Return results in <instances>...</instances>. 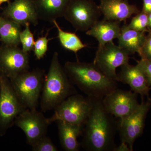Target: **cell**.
I'll return each instance as SVG.
<instances>
[{"instance_id":"cell-1","label":"cell","mask_w":151,"mask_h":151,"mask_svg":"<svg viewBox=\"0 0 151 151\" xmlns=\"http://www.w3.org/2000/svg\"><path fill=\"white\" fill-rule=\"evenodd\" d=\"M92 107L82 129V147L91 151H114L115 124L105 110L103 98L92 97Z\"/></svg>"},{"instance_id":"cell-2","label":"cell","mask_w":151,"mask_h":151,"mask_svg":"<svg viewBox=\"0 0 151 151\" xmlns=\"http://www.w3.org/2000/svg\"><path fill=\"white\" fill-rule=\"evenodd\" d=\"M63 68L71 83L88 97L103 98L117 89V81L107 77L93 63L67 61Z\"/></svg>"},{"instance_id":"cell-3","label":"cell","mask_w":151,"mask_h":151,"mask_svg":"<svg viewBox=\"0 0 151 151\" xmlns=\"http://www.w3.org/2000/svg\"><path fill=\"white\" fill-rule=\"evenodd\" d=\"M75 92L73 84L59 62L58 53L55 52L44 81L41 95L42 111L54 110L67 97L76 94Z\"/></svg>"},{"instance_id":"cell-4","label":"cell","mask_w":151,"mask_h":151,"mask_svg":"<svg viewBox=\"0 0 151 151\" xmlns=\"http://www.w3.org/2000/svg\"><path fill=\"white\" fill-rule=\"evenodd\" d=\"M45 76V71L37 68L10 78L17 96L27 109L37 108Z\"/></svg>"},{"instance_id":"cell-5","label":"cell","mask_w":151,"mask_h":151,"mask_svg":"<svg viewBox=\"0 0 151 151\" xmlns=\"http://www.w3.org/2000/svg\"><path fill=\"white\" fill-rule=\"evenodd\" d=\"M92 107V98L78 94L70 95L54 109V113L48 118L50 124L61 121L83 126Z\"/></svg>"},{"instance_id":"cell-6","label":"cell","mask_w":151,"mask_h":151,"mask_svg":"<svg viewBox=\"0 0 151 151\" xmlns=\"http://www.w3.org/2000/svg\"><path fill=\"white\" fill-rule=\"evenodd\" d=\"M26 109L17 96L9 78L0 76V136L5 134L17 116Z\"/></svg>"},{"instance_id":"cell-7","label":"cell","mask_w":151,"mask_h":151,"mask_svg":"<svg viewBox=\"0 0 151 151\" xmlns=\"http://www.w3.org/2000/svg\"><path fill=\"white\" fill-rule=\"evenodd\" d=\"M101 14L94 0H70L63 17L76 30L84 32L99 20Z\"/></svg>"},{"instance_id":"cell-8","label":"cell","mask_w":151,"mask_h":151,"mask_svg":"<svg viewBox=\"0 0 151 151\" xmlns=\"http://www.w3.org/2000/svg\"><path fill=\"white\" fill-rule=\"evenodd\" d=\"M129 55L127 52L112 41L97 50L93 63L107 77L116 81V68L129 64Z\"/></svg>"},{"instance_id":"cell-9","label":"cell","mask_w":151,"mask_h":151,"mask_svg":"<svg viewBox=\"0 0 151 151\" xmlns=\"http://www.w3.org/2000/svg\"><path fill=\"white\" fill-rule=\"evenodd\" d=\"M151 106V99L143 101L134 112L123 120L118 125L122 142L126 143L133 150L135 140L142 134L146 116Z\"/></svg>"},{"instance_id":"cell-10","label":"cell","mask_w":151,"mask_h":151,"mask_svg":"<svg viewBox=\"0 0 151 151\" xmlns=\"http://www.w3.org/2000/svg\"><path fill=\"white\" fill-rule=\"evenodd\" d=\"M14 124L22 130L27 144L32 147L42 138L46 136L50 125L48 118L37 109H26L17 116Z\"/></svg>"},{"instance_id":"cell-11","label":"cell","mask_w":151,"mask_h":151,"mask_svg":"<svg viewBox=\"0 0 151 151\" xmlns=\"http://www.w3.org/2000/svg\"><path fill=\"white\" fill-rule=\"evenodd\" d=\"M29 53L18 46L0 45V76L9 78L29 70Z\"/></svg>"},{"instance_id":"cell-12","label":"cell","mask_w":151,"mask_h":151,"mask_svg":"<svg viewBox=\"0 0 151 151\" xmlns=\"http://www.w3.org/2000/svg\"><path fill=\"white\" fill-rule=\"evenodd\" d=\"M137 93L116 89L103 98L105 110L112 116L123 120L137 108Z\"/></svg>"},{"instance_id":"cell-13","label":"cell","mask_w":151,"mask_h":151,"mask_svg":"<svg viewBox=\"0 0 151 151\" xmlns=\"http://www.w3.org/2000/svg\"><path fill=\"white\" fill-rule=\"evenodd\" d=\"M2 16L22 26L38 23V17L34 0H14L2 9Z\"/></svg>"},{"instance_id":"cell-14","label":"cell","mask_w":151,"mask_h":151,"mask_svg":"<svg viewBox=\"0 0 151 151\" xmlns=\"http://www.w3.org/2000/svg\"><path fill=\"white\" fill-rule=\"evenodd\" d=\"M99 6L104 19L122 22L140 12L137 8L127 0H100Z\"/></svg>"},{"instance_id":"cell-15","label":"cell","mask_w":151,"mask_h":151,"mask_svg":"<svg viewBox=\"0 0 151 151\" xmlns=\"http://www.w3.org/2000/svg\"><path fill=\"white\" fill-rule=\"evenodd\" d=\"M117 75L116 81L128 84L133 92L140 94L142 97L148 96L151 87L148 85L145 74L137 65L127 64L122 65Z\"/></svg>"},{"instance_id":"cell-16","label":"cell","mask_w":151,"mask_h":151,"mask_svg":"<svg viewBox=\"0 0 151 151\" xmlns=\"http://www.w3.org/2000/svg\"><path fill=\"white\" fill-rule=\"evenodd\" d=\"M121 29L120 22L103 19L96 22L86 33L98 40L99 46L97 50H100L106 44L113 41L114 39L118 38Z\"/></svg>"},{"instance_id":"cell-17","label":"cell","mask_w":151,"mask_h":151,"mask_svg":"<svg viewBox=\"0 0 151 151\" xmlns=\"http://www.w3.org/2000/svg\"><path fill=\"white\" fill-rule=\"evenodd\" d=\"M70 0H34L39 19L52 22L64 17Z\"/></svg>"},{"instance_id":"cell-18","label":"cell","mask_w":151,"mask_h":151,"mask_svg":"<svg viewBox=\"0 0 151 151\" xmlns=\"http://www.w3.org/2000/svg\"><path fill=\"white\" fill-rule=\"evenodd\" d=\"M146 35L144 32L138 31L130 29L128 25L121 28L118 37L119 46L130 55L137 52L139 54L143 46Z\"/></svg>"},{"instance_id":"cell-19","label":"cell","mask_w":151,"mask_h":151,"mask_svg":"<svg viewBox=\"0 0 151 151\" xmlns=\"http://www.w3.org/2000/svg\"><path fill=\"white\" fill-rule=\"evenodd\" d=\"M58 134L62 147L65 151H78L80 144L78 137L82 133L83 126L58 121Z\"/></svg>"},{"instance_id":"cell-20","label":"cell","mask_w":151,"mask_h":151,"mask_svg":"<svg viewBox=\"0 0 151 151\" xmlns=\"http://www.w3.org/2000/svg\"><path fill=\"white\" fill-rule=\"evenodd\" d=\"M22 25L0 16V42L3 45L18 46L20 44V35Z\"/></svg>"},{"instance_id":"cell-21","label":"cell","mask_w":151,"mask_h":151,"mask_svg":"<svg viewBox=\"0 0 151 151\" xmlns=\"http://www.w3.org/2000/svg\"><path fill=\"white\" fill-rule=\"evenodd\" d=\"M52 23L57 29L60 43L65 49L73 52L77 55V52L79 50L87 46V45L84 44L81 42L80 39L75 33L63 31L59 26L56 20H54Z\"/></svg>"},{"instance_id":"cell-22","label":"cell","mask_w":151,"mask_h":151,"mask_svg":"<svg viewBox=\"0 0 151 151\" xmlns=\"http://www.w3.org/2000/svg\"><path fill=\"white\" fill-rule=\"evenodd\" d=\"M29 26L30 24H26L25 25V28L22 31L20 35V41L22 45V49L27 53H29L33 50L35 43L34 35L31 31Z\"/></svg>"},{"instance_id":"cell-23","label":"cell","mask_w":151,"mask_h":151,"mask_svg":"<svg viewBox=\"0 0 151 151\" xmlns=\"http://www.w3.org/2000/svg\"><path fill=\"white\" fill-rule=\"evenodd\" d=\"M132 19L128 26L130 29L140 32H147L148 30V14L142 12L137 14Z\"/></svg>"},{"instance_id":"cell-24","label":"cell","mask_w":151,"mask_h":151,"mask_svg":"<svg viewBox=\"0 0 151 151\" xmlns=\"http://www.w3.org/2000/svg\"><path fill=\"white\" fill-rule=\"evenodd\" d=\"M49 31L47 33L45 36L40 37L38 38L37 40L35 41L33 51L36 58L37 60H40L43 58L46 54L48 49L49 41L52 39L47 38Z\"/></svg>"},{"instance_id":"cell-25","label":"cell","mask_w":151,"mask_h":151,"mask_svg":"<svg viewBox=\"0 0 151 151\" xmlns=\"http://www.w3.org/2000/svg\"><path fill=\"white\" fill-rule=\"evenodd\" d=\"M33 151H57V148L51 139L45 136L32 147Z\"/></svg>"},{"instance_id":"cell-26","label":"cell","mask_w":151,"mask_h":151,"mask_svg":"<svg viewBox=\"0 0 151 151\" xmlns=\"http://www.w3.org/2000/svg\"><path fill=\"white\" fill-rule=\"evenodd\" d=\"M148 35L140 52V56L142 59L151 60V29L148 28Z\"/></svg>"},{"instance_id":"cell-27","label":"cell","mask_w":151,"mask_h":151,"mask_svg":"<svg viewBox=\"0 0 151 151\" xmlns=\"http://www.w3.org/2000/svg\"><path fill=\"white\" fill-rule=\"evenodd\" d=\"M137 65L143 71L148 85L151 87V60L142 58L138 61Z\"/></svg>"},{"instance_id":"cell-28","label":"cell","mask_w":151,"mask_h":151,"mask_svg":"<svg viewBox=\"0 0 151 151\" xmlns=\"http://www.w3.org/2000/svg\"><path fill=\"white\" fill-rule=\"evenodd\" d=\"M142 12L148 15L151 12V0H143Z\"/></svg>"},{"instance_id":"cell-29","label":"cell","mask_w":151,"mask_h":151,"mask_svg":"<svg viewBox=\"0 0 151 151\" xmlns=\"http://www.w3.org/2000/svg\"><path fill=\"white\" fill-rule=\"evenodd\" d=\"M115 151H131L129 146L126 143L121 142V145L118 147H116L114 150Z\"/></svg>"},{"instance_id":"cell-30","label":"cell","mask_w":151,"mask_h":151,"mask_svg":"<svg viewBox=\"0 0 151 151\" xmlns=\"http://www.w3.org/2000/svg\"><path fill=\"white\" fill-rule=\"evenodd\" d=\"M148 28L151 29V12L148 15Z\"/></svg>"},{"instance_id":"cell-31","label":"cell","mask_w":151,"mask_h":151,"mask_svg":"<svg viewBox=\"0 0 151 151\" xmlns=\"http://www.w3.org/2000/svg\"><path fill=\"white\" fill-rule=\"evenodd\" d=\"M10 1V0H0V9L1 8V6L4 3H8Z\"/></svg>"}]
</instances>
